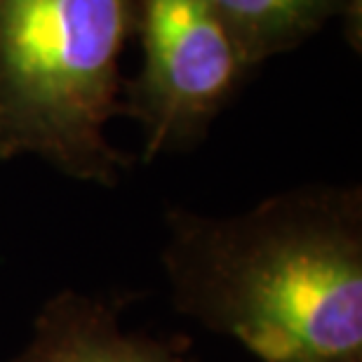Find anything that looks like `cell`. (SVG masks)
Listing matches in <instances>:
<instances>
[{
  "label": "cell",
  "mask_w": 362,
  "mask_h": 362,
  "mask_svg": "<svg viewBox=\"0 0 362 362\" xmlns=\"http://www.w3.org/2000/svg\"><path fill=\"white\" fill-rule=\"evenodd\" d=\"M141 69L122 85V113L139 122L141 160L186 153L240 90L245 64L214 0H134Z\"/></svg>",
  "instance_id": "3"
},
{
  "label": "cell",
  "mask_w": 362,
  "mask_h": 362,
  "mask_svg": "<svg viewBox=\"0 0 362 362\" xmlns=\"http://www.w3.org/2000/svg\"><path fill=\"white\" fill-rule=\"evenodd\" d=\"M134 19V0H0V160L35 156L76 181L120 184L134 160L108 125Z\"/></svg>",
  "instance_id": "2"
},
{
  "label": "cell",
  "mask_w": 362,
  "mask_h": 362,
  "mask_svg": "<svg viewBox=\"0 0 362 362\" xmlns=\"http://www.w3.org/2000/svg\"><path fill=\"white\" fill-rule=\"evenodd\" d=\"M252 69L292 52L329 19L349 17L358 0H214Z\"/></svg>",
  "instance_id": "5"
},
{
  "label": "cell",
  "mask_w": 362,
  "mask_h": 362,
  "mask_svg": "<svg viewBox=\"0 0 362 362\" xmlns=\"http://www.w3.org/2000/svg\"><path fill=\"white\" fill-rule=\"evenodd\" d=\"M127 299L62 289L42 303L31 337L10 362H198L188 337L122 327Z\"/></svg>",
  "instance_id": "4"
},
{
  "label": "cell",
  "mask_w": 362,
  "mask_h": 362,
  "mask_svg": "<svg viewBox=\"0 0 362 362\" xmlns=\"http://www.w3.org/2000/svg\"><path fill=\"white\" fill-rule=\"evenodd\" d=\"M172 306L259 362H362V188L315 184L230 216L165 212Z\"/></svg>",
  "instance_id": "1"
}]
</instances>
